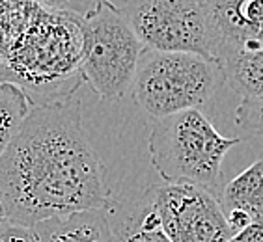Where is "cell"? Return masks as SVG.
Listing matches in <instances>:
<instances>
[{
    "instance_id": "obj_9",
    "label": "cell",
    "mask_w": 263,
    "mask_h": 242,
    "mask_svg": "<svg viewBox=\"0 0 263 242\" xmlns=\"http://www.w3.org/2000/svg\"><path fill=\"white\" fill-rule=\"evenodd\" d=\"M108 211L112 242H170L146 190L131 199L112 197Z\"/></svg>"
},
{
    "instance_id": "obj_3",
    "label": "cell",
    "mask_w": 263,
    "mask_h": 242,
    "mask_svg": "<svg viewBox=\"0 0 263 242\" xmlns=\"http://www.w3.org/2000/svg\"><path fill=\"white\" fill-rule=\"evenodd\" d=\"M239 138L222 136L200 110L157 119L147 140L153 168L170 185H193L215 194L222 181V160Z\"/></svg>"
},
{
    "instance_id": "obj_15",
    "label": "cell",
    "mask_w": 263,
    "mask_h": 242,
    "mask_svg": "<svg viewBox=\"0 0 263 242\" xmlns=\"http://www.w3.org/2000/svg\"><path fill=\"white\" fill-rule=\"evenodd\" d=\"M0 242H40L34 227L21 226L13 222L0 224Z\"/></svg>"
},
{
    "instance_id": "obj_18",
    "label": "cell",
    "mask_w": 263,
    "mask_h": 242,
    "mask_svg": "<svg viewBox=\"0 0 263 242\" xmlns=\"http://www.w3.org/2000/svg\"><path fill=\"white\" fill-rule=\"evenodd\" d=\"M6 222V212H4V205H2V199H0V224Z\"/></svg>"
},
{
    "instance_id": "obj_6",
    "label": "cell",
    "mask_w": 263,
    "mask_h": 242,
    "mask_svg": "<svg viewBox=\"0 0 263 242\" xmlns=\"http://www.w3.org/2000/svg\"><path fill=\"white\" fill-rule=\"evenodd\" d=\"M116 8L144 49L161 52H191L215 60L205 2L122 0Z\"/></svg>"
},
{
    "instance_id": "obj_17",
    "label": "cell",
    "mask_w": 263,
    "mask_h": 242,
    "mask_svg": "<svg viewBox=\"0 0 263 242\" xmlns=\"http://www.w3.org/2000/svg\"><path fill=\"white\" fill-rule=\"evenodd\" d=\"M34 2L45 10H64L69 0H34Z\"/></svg>"
},
{
    "instance_id": "obj_10",
    "label": "cell",
    "mask_w": 263,
    "mask_h": 242,
    "mask_svg": "<svg viewBox=\"0 0 263 242\" xmlns=\"http://www.w3.org/2000/svg\"><path fill=\"white\" fill-rule=\"evenodd\" d=\"M40 242H112V229L106 209L73 212L35 224Z\"/></svg>"
},
{
    "instance_id": "obj_12",
    "label": "cell",
    "mask_w": 263,
    "mask_h": 242,
    "mask_svg": "<svg viewBox=\"0 0 263 242\" xmlns=\"http://www.w3.org/2000/svg\"><path fill=\"white\" fill-rule=\"evenodd\" d=\"M226 84L237 95H263V49L241 51L222 62Z\"/></svg>"
},
{
    "instance_id": "obj_5",
    "label": "cell",
    "mask_w": 263,
    "mask_h": 242,
    "mask_svg": "<svg viewBox=\"0 0 263 242\" xmlns=\"http://www.w3.org/2000/svg\"><path fill=\"white\" fill-rule=\"evenodd\" d=\"M81 76L101 99L116 101L133 88L144 45L116 4L97 0L81 15Z\"/></svg>"
},
{
    "instance_id": "obj_7",
    "label": "cell",
    "mask_w": 263,
    "mask_h": 242,
    "mask_svg": "<svg viewBox=\"0 0 263 242\" xmlns=\"http://www.w3.org/2000/svg\"><path fill=\"white\" fill-rule=\"evenodd\" d=\"M170 242H228L232 237L215 194L193 185L144 188Z\"/></svg>"
},
{
    "instance_id": "obj_8",
    "label": "cell",
    "mask_w": 263,
    "mask_h": 242,
    "mask_svg": "<svg viewBox=\"0 0 263 242\" xmlns=\"http://www.w3.org/2000/svg\"><path fill=\"white\" fill-rule=\"evenodd\" d=\"M213 58L263 49V0H208Z\"/></svg>"
},
{
    "instance_id": "obj_16",
    "label": "cell",
    "mask_w": 263,
    "mask_h": 242,
    "mask_svg": "<svg viewBox=\"0 0 263 242\" xmlns=\"http://www.w3.org/2000/svg\"><path fill=\"white\" fill-rule=\"evenodd\" d=\"M228 242H263V220L248 224L245 229L233 233Z\"/></svg>"
},
{
    "instance_id": "obj_11",
    "label": "cell",
    "mask_w": 263,
    "mask_h": 242,
    "mask_svg": "<svg viewBox=\"0 0 263 242\" xmlns=\"http://www.w3.org/2000/svg\"><path fill=\"white\" fill-rule=\"evenodd\" d=\"M218 205L224 216L241 212L252 222L263 220V156L220 188Z\"/></svg>"
},
{
    "instance_id": "obj_20",
    "label": "cell",
    "mask_w": 263,
    "mask_h": 242,
    "mask_svg": "<svg viewBox=\"0 0 263 242\" xmlns=\"http://www.w3.org/2000/svg\"><path fill=\"white\" fill-rule=\"evenodd\" d=\"M200 2H208V0H200Z\"/></svg>"
},
{
    "instance_id": "obj_1",
    "label": "cell",
    "mask_w": 263,
    "mask_h": 242,
    "mask_svg": "<svg viewBox=\"0 0 263 242\" xmlns=\"http://www.w3.org/2000/svg\"><path fill=\"white\" fill-rule=\"evenodd\" d=\"M6 220L34 227L90 209H108L106 170L84 129L81 103H37L0 156Z\"/></svg>"
},
{
    "instance_id": "obj_13",
    "label": "cell",
    "mask_w": 263,
    "mask_h": 242,
    "mask_svg": "<svg viewBox=\"0 0 263 242\" xmlns=\"http://www.w3.org/2000/svg\"><path fill=\"white\" fill-rule=\"evenodd\" d=\"M32 106L34 103L23 88L11 82H0V156Z\"/></svg>"
},
{
    "instance_id": "obj_14",
    "label": "cell",
    "mask_w": 263,
    "mask_h": 242,
    "mask_svg": "<svg viewBox=\"0 0 263 242\" xmlns=\"http://www.w3.org/2000/svg\"><path fill=\"white\" fill-rule=\"evenodd\" d=\"M235 123L243 131L263 136V95L245 97L235 108Z\"/></svg>"
},
{
    "instance_id": "obj_4",
    "label": "cell",
    "mask_w": 263,
    "mask_h": 242,
    "mask_svg": "<svg viewBox=\"0 0 263 242\" xmlns=\"http://www.w3.org/2000/svg\"><path fill=\"white\" fill-rule=\"evenodd\" d=\"M226 84L222 62L144 49L133 82V97L155 119L198 110Z\"/></svg>"
},
{
    "instance_id": "obj_19",
    "label": "cell",
    "mask_w": 263,
    "mask_h": 242,
    "mask_svg": "<svg viewBox=\"0 0 263 242\" xmlns=\"http://www.w3.org/2000/svg\"><path fill=\"white\" fill-rule=\"evenodd\" d=\"M101 2H108V4H114L116 0H101Z\"/></svg>"
},
{
    "instance_id": "obj_2",
    "label": "cell",
    "mask_w": 263,
    "mask_h": 242,
    "mask_svg": "<svg viewBox=\"0 0 263 242\" xmlns=\"http://www.w3.org/2000/svg\"><path fill=\"white\" fill-rule=\"evenodd\" d=\"M81 49V15L37 6L0 51V82L23 88L34 105L67 99L82 80Z\"/></svg>"
}]
</instances>
